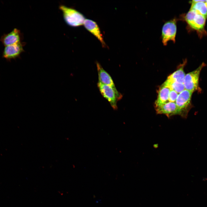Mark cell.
Instances as JSON below:
<instances>
[{"mask_svg": "<svg viewBox=\"0 0 207 207\" xmlns=\"http://www.w3.org/2000/svg\"><path fill=\"white\" fill-rule=\"evenodd\" d=\"M206 65L202 62L196 69L185 75L184 82L185 89L193 93L201 92L202 90L199 86V77L202 70Z\"/></svg>", "mask_w": 207, "mask_h": 207, "instance_id": "6da1fadb", "label": "cell"}, {"mask_svg": "<svg viewBox=\"0 0 207 207\" xmlns=\"http://www.w3.org/2000/svg\"><path fill=\"white\" fill-rule=\"evenodd\" d=\"M60 9L62 12L65 22L68 25L78 27L83 24L85 17L79 12L63 5L60 6Z\"/></svg>", "mask_w": 207, "mask_h": 207, "instance_id": "7a4b0ae2", "label": "cell"}, {"mask_svg": "<svg viewBox=\"0 0 207 207\" xmlns=\"http://www.w3.org/2000/svg\"><path fill=\"white\" fill-rule=\"evenodd\" d=\"M193 93L185 89L178 94L175 103L179 115L183 118H187L189 112L193 107L191 101Z\"/></svg>", "mask_w": 207, "mask_h": 207, "instance_id": "3957f363", "label": "cell"}, {"mask_svg": "<svg viewBox=\"0 0 207 207\" xmlns=\"http://www.w3.org/2000/svg\"><path fill=\"white\" fill-rule=\"evenodd\" d=\"M97 86L101 95L109 102L112 108L114 110H117V102L122 98V94L116 88L103 84L99 82Z\"/></svg>", "mask_w": 207, "mask_h": 207, "instance_id": "277c9868", "label": "cell"}, {"mask_svg": "<svg viewBox=\"0 0 207 207\" xmlns=\"http://www.w3.org/2000/svg\"><path fill=\"white\" fill-rule=\"evenodd\" d=\"M185 19L188 25L199 33L205 34L204 27L206 18L189 9L185 16Z\"/></svg>", "mask_w": 207, "mask_h": 207, "instance_id": "5b68a950", "label": "cell"}, {"mask_svg": "<svg viewBox=\"0 0 207 207\" xmlns=\"http://www.w3.org/2000/svg\"><path fill=\"white\" fill-rule=\"evenodd\" d=\"M177 19L174 18L166 22L163 26L161 37L162 41L164 45H166L169 41L175 42L177 30Z\"/></svg>", "mask_w": 207, "mask_h": 207, "instance_id": "8992f818", "label": "cell"}, {"mask_svg": "<svg viewBox=\"0 0 207 207\" xmlns=\"http://www.w3.org/2000/svg\"><path fill=\"white\" fill-rule=\"evenodd\" d=\"M22 44L20 43L5 46L3 53L4 58L8 60L16 58L23 51Z\"/></svg>", "mask_w": 207, "mask_h": 207, "instance_id": "52a82bcc", "label": "cell"}, {"mask_svg": "<svg viewBox=\"0 0 207 207\" xmlns=\"http://www.w3.org/2000/svg\"><path fill=\"white\" fill-rule=\"evenodd\" d=\"M83 25L85 28L99 41L103 47H106L103 35L97 23L91 20L85 19Z\"/></svg>", "mask_w": 207, "mask_h": 207, "instance_id": "ba28073f", "label": "cell"}, {"mask_svg": "<svg viewBox=\"0 0 207 207\" xmlns=\"http://www.w3.org/2000/svg\"><path fill=\"white\" fill-rule=\"evenodd\" d=\"M156 112L158 114H164L168 118L172 116L179 115V112L175 102H167L155 107Z\"/></svg>", "mask_w": 207, "mask_h": 207, "instance_id": "9c48e42d", "label": "cell"}, {"mask_svg": "<svg viewBox=\"0 0 207 207\" xmlns=\"http://www.w3.org/2000/svg\"><path fill=\"white\" fill-rule=\"evenodd\" d=\"M20 31L15 28L10 32L3 35L0 41L6 46L20 43Z\"/></svg>", "mask_w": 207, "mask_h": 207, "instance_id": "30bf717a", "label": "cell"}, {"mask_svg": "<svg viewBox=\"0 0 207 207\" xmlns=\"http://www.w3.org/2000/svg\"><path fill=\"white\" fill-rule=\"evenodd\" d=\"M99 81L101 83L116 88L113 81L110 75L98 62H96Z\"/></svg>", "mask_w": 207, "mask_h": 207, "instance_id": "8fae6325", "label": "cell"}, {"mask_svg": "<svg viewBox=\"0 0 207 207\" xmlns=\"http://www.w3.org/2000/svg\"><path fill=\"white\" fill-rule=\"evenodd\" d=\"M187 62V60H184L183 63L179 65L176 70L170 74L167 79L172 82L184 84L185 75L184 69Z\"/></svg>", "mask_w": 207, "mask_h": 207, "instance_id": "7c38bea8", "label": "cell"}, {"mask_svg": "<svg viewBox=\"0 0 207 207\" xmlns=\"http://www.w3.org/2000/svg\"><path fill=\"white\" fill-rule=\"evenodd\" d=\"M206 0H194L191 1L190 10L207 18V8L205 3Z\"/></svg>", "mask_w": 207, "mask_h": 207, "instance_id": "4fadbf2b", "label": "cell"}, {"mask_svg": "<svg viewBox=\"0 0 207 207\" xmlns=\"http://www.w3.org/2000/svg\"><path fill=\"white\" fill-rule=\"evenodd\" d=\"M170 89L163 85L158 91L157 99L155 102V107L162 105L167 102Z\"/></svg>", "mask_w": 207, "mask_h": 207, "instance_id": "5bb4252c", "label": "cell"}, {"mask_svg": "<svg viewBox=\"0 0 207 207\" xmlns=\"http://www.w3.org/2000/svg\"><path fill=\"white\" fill-rule=\"evenodd\" d=\"M162 85L169 88L170 90H174L178 93L185 89L183 83L172 82L167 79Z\"/></svg>", "mask_w": 207, "mask_h": 207, "instance_id": "9a60e30c", "label": "cell"}, {"mask_svg": "<svg viewBox=\"0 0 207 207\" xmlns=\"http://www.w3.org/2000/svg\"><path fill=\"white\" fill-rule=\"evenodd\" d=\"M178 94L174 90H170L169 95L168 101L169 102H175Z\"/></svg>", "mask_w": 207, "mask_h": 207, "instance_id": "2e32d148", "label": "cell"}, {"mask_svg": "<svg viewBox=\"0 0 207 207\" xmlns=\"http://www.w3.org/2000/svg\"><path fill=\"white\" fill-rule=\"evenodd\" d=\"M205 3H206V7H207V0H206V1H205Z\"/></svg>", "mask_w": 207, "mask_h": 207, "instance_id": "e0dca14e", "label": "cell"}]
</instances>
